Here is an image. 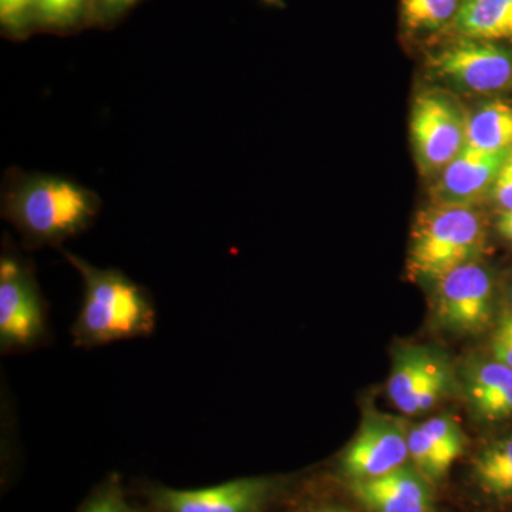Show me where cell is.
Masks as SVG:
<instances>
[{"label": "cell", "mask_w": 512, "mask_h": 512, "mask_svg": "<svg viewBox=\"0 0 512 512\" xmlns=\"http://www.w3.org/2000/svg\"><path fill=\"white\" fill-rule=\"evenodd\" d=\"M35 8L36 0H0V19L9 28H20Z\"/></svg>", "instance_id": "22"}, {"label": "cell", "mask_w": 512, "mask_h": 512, "mask_svg": "<svg viewBox=\"0 0 512 512\" xmlns=\"http://www.w3.org/2000/svg\"><path fill=\"white\" fill-rule=\"evenodd\" d=\"M136 2L137 0H101L104 9L111 13L123 12V10L130 8Z\"/></svg>", "instance_id": "25"}, {"label": "cell", "mask_w": 512, "mask_h": 512, "mask_svg": "<svg viewBox=\"0 0 512 512\" xmlns=\"http://www.w3.org/2000/svg\"><path fill=\"white\" fill-rule=\"evenodd\" d=\"M466 120L444 96L419 94L410 116V136L421 170L443 171L466 148Z\"/></svg>", "instance_id": "7"}, {"label": "cell", "mask_w": 512, "mask_h": 512, "mask_svg": "<svg viewBox=\"0 0 512 512\" xmlns=\"http://www.w3.org/2000/svg\"><path fill=\"white\" fill-rule=\"evenodd\" d=\"M454 26L467 39L512 40V0H463Z\"/></svg>", "instance_id": "15"}, {"label": "cell", "mask_w": 512, "mask_h": 512, "mask_svg": "<svg viewBox=\"0 0 512 512\" xmlns=\"http://www.w3.org/2000/svg\"><path fill=\"white\" fill-rule=\"evenodd\" d=\"M466 147L487 153L512 150V104L491 101L466 120Z\"/></svg>", "instance_id": "16"}, {"label": "cell", "mask_w": 512, "mask_h": 512, "mask_svg": "<svg viewBox=\"0 0 512 512\" xmlns=\"http://www.w3.org/2000/svg\"><path fill=\"white\" fill-rule=\"evenodd\" d=\"M463 0H400L402 22L414 32H437L454 23Z\"/></svg>", "instance_id": "18"}, {"label": "cell", "mask_w": 512, "mask_h": 512, "mask_svg": "<svg viewBox=\"0 0 512 512\" xmlns=\"http://www.w3.org/2000/svg\"><path fill=\"white\" fill-rule=\"evenodd\" d=\"M490 192L500 211H512V150L508 151Z\"/></svg>", "instance_id": "21"}, {"label": "cell", "mask_w": 512, "mask_h": 512, "mask_svg": "<svg viewBox=\"0 0 512 512\" xmlns=\"http://www.w3.org/2000/svg\"><path fill=\"white\" fill-rule=\"evenodd\" d=\"M387 396L404 416H421L460 393L457 365L443 350L404 343L393 352Z\"/></svg>", "instance_id": "4"}, {"label": "cell", "mask_w": 512, "mask_h": 512, "mask_svg": "<svg viewBox=\"0 0 512 512\" xmlns=\"http://www.w3.org/2000/svg\"><path fill=\"white\" fill-rule=\"evenodd\" d=\"M97 198L82 185L53 175H36L12 192L9 214L28 237L57 241L77 234L93 220Z\"/></svg>", "instance_id": "3"}, {"label": "cell", "mask_w": 512, "mask_h": 512, "mask_svg": "<svg viewBox=\"0 0 512 512\" xmlns=\"http://www.w3.org/2000/svg\"><path fill=\"white\" fill-rule=\"evenodd\" d=\"M508 151H487L464 148L450 164L441 171L439 183L434 187L437 204L473 207L487 191H491L495 177L503 165Z\"/></svg>", "instance_id": "13"}, {"label": "cell", "mask_w": 512, "mask_h": 512, "mask_svg": "<svg viewBox=\"0 0 512 512\" xmlns=\"http://www.w3.org/2000/svg\"><path fill=\"white\" fill-rule=\"evenodd\" d=\"M466 448V433L453 414H439L410 426V464L430 483L443 480Z\"/></svg>", "instance_id": "11"}, {"label": "cell", "mask_w": 512, "mask_h": 512, "mask_svg": "<svg viewBox=\"0 0 512 512\" xmlns=\"http://www.w3.org/2000/svg\"><path fill=\"white\" fill-rule=\"evenodd\" d=\"M84 279L82 311L74 326L77 342L100 345L146 335L156 315L143 289L117 272L101 271L70 258Z\"/></svg>", "instance_id": "2"}, {"label": "cell", "mask_w": 512, "mask_h": 512, "mask_svg": "<svg viewBox=\"0 0 512 512\" xmlns=\"http://www.w3.org/2000/svg\"><path fill=\"white\" fill-rule=\"evenodd\" d=\"M433 319L444 332L477 336L494 322V284L478 262L454 269L433 284Z\"/></svg>", "instance_id": "5"}, {"label": "cell", "mask_w": 512, "mask_h": 512, "mask_svg": "<svg viewBox=\"0 0 512 512\" xmlns=\"http://www.w3.org/2000/svg\"><path fill=\"white\" fill-rule=\"evenodd\" d=\"M316 512H350L348 510H343V508H322V510Z\"/></svg>", "instance_id": "26"}, {"label": "cell", "mask_w": 512, "mask_h": 512, "mask_svg": "<svg viewBox=\"0 0 512 512\" xmlns=\"http://www.w3.org/2000/svg\"><path fill=\"white\" fill-rule=\"evenodd\" d=\"M42 305L28 272L3 259L0 268V340L3 346H28L45 329Z\"/></svg>", "instance_id": "10"}, {"label": "cell", "mask_w": 512, "mask_h": 512, "mask_svg": "<svg viewBox=\"0 0 512 512\" xmlns=\"http://www.w3.org/2000/svg\"><path fill=\"white\" fill-rule=\"evenodd\" d=\"M84 512H128L126 505L121 500L120 495L107 491V493L99 495L96 500L87 505Z\"/></svg>", "instance_id": "23"}, {"label": "cell", "mask_w": 512, "mask_h": 512, "mask_svg": "<svg viewBox=\"0 0 512 512\" xmlns=\"http://www.w3.org/2000/svg\"><path fill=\"white\" fill-rule=\"evenodd\" d=\"M86 3L87 0H36L35 13L45 25L63 28L79 20Z\"/></svg>", "instance_id": "19"}, {"label": "cell", "mask_w": 512, "mask_h": 512, "mask_svg": "<svg viewBox=\"0 0 512 512\" xmlns=\"http://www.w3.org/2000/svg\"><path fill=\"white\" fill-rule=\"evenodd\" d=\"M431 67L473 93L500 92L512 84V53L493 42L463 37L437 53Z\"/></svg>", "instance_id": "8"}, {"label": "cell", "mask_w": 512, "mask_h": 512, "mask_svg": "<svg viewBox=\"0 0 512 512\" xmlns=\"http://www.w3.org/2000/svg\"><path fill=\"white\" fill-rule=\"evenodd\" d=\"M498 234L505 239V241L512 244V211L498 212L497 222H495Z\"/></svg>", "instance_id": "24"}, {"label": "cell", "mask_w": 512, "mask_h": 512, "mask_svg": "<svg viewBox=\"0 0 512 512\" xmlns=\"http://www.w3.org/2000/svg\"><path fill=\"white\" fill-rule=\"evenodd\" d=\"M460 396L478 423L512 419V367L491 356L473 355L457 365Z\"/></svg>", "instance_id": "9"}, {"label": "cell", "mask_w": 512, "mask_h": 512, "mask_svg": "<svg viewBox=\"0 0 512 512\" xmlns=\"http://www.w3.org/2000/svg\"><path fill=\"white\" fill-rule=\"evenodd\" d=\"M485 244L483 220L474 207L434 202L414 220L407 271L416 281L433 285L454 269L478 261Z\"/></svg>", "instance_id": "1"}, {"label": "cell", "mask_w": 512, "mask_h": 512, "mask_svg": "<svg viewBox=\"0 0 512 512\" xmlns=\"http://www.w3.org/2000/svg\"><path fill=\"white\" fill-rule=\"evenodd\" d=\"M410 426L403 417L367 410L356 436L340 458L350 481L369 480L410 463Z\"/></svg>", "instance_id": "6"}, {"label": "cell", "mask_w": 512, "mask_h": 512, "mask_svg": "<svg viewBox=\"0 0 512 512\" xmlns=\"http://www.w3.org/2000/svg\"><path fill=\"white\" fill-rule=\"evenodd\" d=\"M357 501L370 512H430L433 508V483L412 464L384 476L350 481Z\"/></svg>", "instance_id": "12"}, {"label": "cell", "mask_w": 512, "mask_h": 512, "mask_svg": "<svg viewBox=\"0 0 512 512\" xmlns=\"http://www.w3.org/2000/svg\"><path fill=\"white\" fill-rule=\"evenodd\" d=\"M473 480L488 497L512 498V436L491 441L478 451L473 461Z\"/></svg>", "instance_id": "17"}, {"label": "cell", "mask_w": 512, "mask_h": 512, "mask_svg": "<svg viewBox=\"0 0 512 512\" xmlns=\"http://www.w3.org/2000/svg\"><path fill=\"white\" fill-rule=\"evenodd\" d=\"M490 356L512 367V309H505L495 322L490 340Z\"/></svg>", "instance_id": "20"}, {"label": "cell", "mask_w": 512, "mask_h": 512, "mask_svg": "<svg viewBox=\"0 0 512 512\" xmlns=\"http://www.w3.org/2000/svg\"><path fill=\"white\" fill-rule=\"evenodd\" d=\"M268 493V481L242 478L201 490H164L158 503L167 512H258Z\"/></svg>", "instance_id": "14"}]
</instances>
